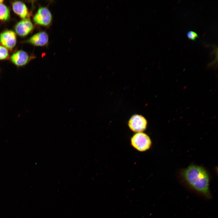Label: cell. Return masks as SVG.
I'll list each match as a JSON object with an SVG mask.
<instances>
[{
  "instance_id": "obj_10",
  "label": "cell",
  "mask_w": 218,
  "mask_h": 218,
  "mask_svg": "<svg viewBox=\"0 0 218 218\" xmlns=\"http://www.w3.org/2000/svg\"><path fill=\"white\" fill-rule=\"evenodd\" d=\"M10 12L8 8L5 5L0 3V20L5 21L9 18Z\"/></svg>"
},
{
  "instance_id": "obj_3",
  "label": "cell",
  "mask_w": 218,
  "mask_h": 218,
  "mask_svg": "<svg viewBox=\"0 0 218 218\" xmlns=\"http://www.w3.org/2000/svg\"><path fill=\"white\" fill-rule=\"evenodd\" d=\"M128 124L129 128L132 131L137 133L142 132L146 128L147 121L142 115L135 114L130 117Z\"/></svg>"
},
{
  "instance_id": "obj_9",
  "label": "cell",
  "mask_w": 218,
  "mask_h": 218,
  "mask_svg": "<svg viewBox=\"0 0 218 218\" xmlns=\"http://www.w3.org/2000/svg\"><path fill=\"white\" fill-rule=\"evenodd\" d=\"M14 12L20 17L25 18L28 13L27 8L25 5L20 1L14 2L12 5Z\"/></svg>"
},
{
  "instance_id": "obj_7",
  "label": "cell",
  "mask_w": 218,
  "mask_h": 218,
  "mask_svg": "<svg viewBox=\"0 0 218 218\" xmlns=\"http://www.w3.org/2000/svg\"><path fill=\"white\" fill-rule=\"evenodd\" d=\"M11 60L15 65L21 67L25 65L29 61V57L27 53L22 50H20L13 54Z\"/></svg>"
},
{
  "instance_id": "obj_11",
  "label": "cell",
  "mask_w": 218,
  "mask_h": 218,
  "mask_svg": "<svg viewBox=\"0 0 218 218\" xmlns=\"http://www.w3.org/2000/svg\"><path fill=\"white\" fill-rule=\"evenodd\" d=\"M8 56V53L7 49L5 48L0 45V59H5Z\"/></svg>"
},
{
  "instance_id": "obj_14",
  "label": "cell",
  "mask_w": 218,
  "mask_h": 218,
  "mask_svg": "<svg viewBox=\"0 0 218 218\" xmlns=\"http://www.w3.org/2000/svg\"></svg>"
},
{
  "instance_id": "obj_13",
  "label": "cell",
  "mask_w": 218,
  "mask_h": 218,
  "mask_svg": "<svg viewBox=\"0 0 218 218\" xmlns=\"http://www.w3.org/2000/svg\"><path fill=\"white\" fill-rule=\"evenodd\" d=\"M3 1V0H0V3H2Z\"/></svg>"
},
{
  "instance_id": "obj_4",
  "label": "cell",
  "mask_w": 218,
  "mask_h": 218,
  "mask_svg": "<svg viewBox=\"0 0 218 218\" xmlns=\"http://www.w3.org/2000/svg\"><path fill=\"white\" fill-rule=\"evenodd\" d=\"M35 23L38 25L47 26L52 21V16L49 10L46 7L39 8L33 18Z\"/></svg>"
},
{
  "instance_id": "obj_6",
  "label": "cell",
  "mask_w": 218,
  "mask_h": 218,
  "mask_svg": "<svg viewBox=\"0 0 218 218\" xmlns=\"http://www.w3.org/2000/svg\"><path fill=\"white\" fill-rule=\"evenodd\" d=\"M33 25L30 20L24 19L18 22L15 26L16 33L19 35L24 36L27 35L32 30Z\"/></svg>"
},
{
  "instance_id": "obj_2",
  "label": "cell",
  "mask_w": 218,
  "mask_h": 218,
  "mask_svg": "<svg viewBox=\"0 0 218 218\" xmlns=\"http://www.w3.org/2000/svg\"><path fill=\"white\" fill-rule=\"evenodd\" d=\"M131 144L137 150L145 151L150 147L151 141L149 136L143 132L137 133L131 137Z\"/></svg>"
},
{
  "instance_id": "obj_5",
  "label": "cell",
  "mask_w": 218,
  "mask_h": 218,
  "mask_svg": "<svg viewBox=\"0 0 218 218\" xmlns=\"http://www.w3.org/2000/svg\"><path fill=\"white\" fill-rule=\"evenodd\" d=\"M0 41L4 47L9 49H12L16 44V34L11 30L4 31L0 35Z\"/></svg>"
},
{
  "instance_id": "obj_1",
  "label": "cell",
  "mask_w": 218,
  "mask_h": 218,
  "mask_svg": "<svg viewBox=\"0 0 218 218\" xmlns=\"http://www.w3.org/2000/svg\"><path fill=\"white\" fill-rule=\"evenodd\" d=\"M182 175L187 183L193 188L210 198L209 177L206 170L203 167L191 165L183 170Z\"/></svg>"
},
{
  "instance_id": "obj_8",
  "label": "cell",
  "mask_w": 218,
  "mask_h": 218,
  "mask_svg": "<svg viewBox=\"0 0 218 218\" xmlns=\"http://www.w3.org/2000/svg\"><path fill=\"white\" fill-rule=\"evenodd\" d=\"M28 41L36 46H43L48 42V35L45 31L40 32L33 35Z\"/></svg>"
},
{
  "instance_id": "obj_12",
  "label": "cell",
  "mask_w": 218,
  "mask_h": 218,
  "mask_svg": "<svg viewBox=\"0 0 218 218\" xmlns=\"http://www.w3.org/2000/svg\"><path fill=\"white\" fill-rule=\"evenodd\" d=\"M187 35L189 39L194 41L198 38L197 33L192 31H188L187 33Z\"/></svg>"
}]
</instances>
